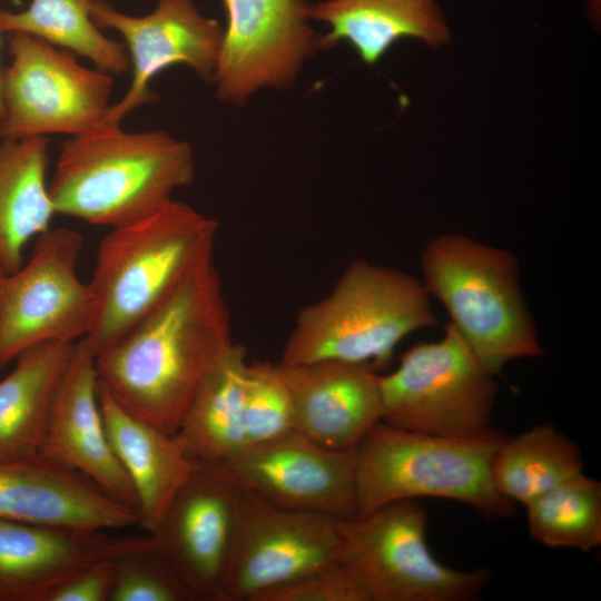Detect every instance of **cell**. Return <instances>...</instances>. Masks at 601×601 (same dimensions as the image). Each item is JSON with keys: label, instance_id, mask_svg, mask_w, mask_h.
<instances>
[{"label": "cell", "instance_id": "32", "mask_svg": "<svg viewBox=\"0 0 601 601\" xmlns=\"http://www.w3.org/2000/svg\"><path fill=\"white\" fill-rule=\"evenodd\" d=\"M1 75H2V70H1V66H0V117H1V112H2V104H1Z\"/></svg>", "mask_w": 601, "mask_h": 601}, {"label": "cell", "instance_id": "5", "mask_svg": "<svg viewBox=\"0 0 601 601\" xmlns=\"http://www.w3.org/2000/svg\"><path fill=\"white\" fill-rule=\"evenodd\" d=\"M503 437L493 427L441 436L378 421L354 449L355 515L396 501L436 497L465 503L486 516H512L515 505L496 491L491 474Z\"/></svg>", "mask_w": 601, "mask_h": 601}, {"label": "cell", "instance_id": "15", "mask_svg": "<svg viewBox=\"0 0 601 601\" xmlns=\"http://www.w3.org/2000/svg\"><path fill=\"white\" fill-rule=\"evenodd\" d=\"M337 521L275 506L243 487L223 601H253L268 589L335 562Z\"/></svg>", "mask_w": 601, "mask_h": 601}, {"label": "cell", "instance_id": "28", "mask_svg": "<svg viewBox=\"0 0 601 601\" xmlns=\"http://www.w3.org/2000/svg\"><path fill=\"white\" fill-rule=\"evenodd\" d=\"M112 561L115 583L110 601H198L149 533L126 538Z\"/></svg>", "mask_w": 601, "mask_h": 601}, {"label": "cell", "instance_id": "31", "mask_svg": "<svg viewBox=\"0 0 601 601\" xmlns=\"http://www.w3.org/2000/svg\"><path fill=\"white\" fill-rule=\"evenodd\" d=\"M115 583L112 556L92 561L55 584L42 601H110Z\"/></svg>", "mask_w": 601, "mask_h": 601}, {"label": "cell", "instance_id": "33", "mask_svg": "<svg viewBox=\"0 0 601 601\" xmlns=\"http://www.w3.org/2000/svg\"><path fill=\"white\" fill-rule=\"evenodd\" d=\"M0 270H3L2 267H1V265H0Z\"/></svg>", "mask_w": 601, "mask_h": 601}, {"label": "cell", "instance_id": "22", "mask_svg": "<svg viewBox=\"0 0 601 601\" xmlns=\"http://www.w3.org/2000/svg\"><path fill=\"white\" fill-rule=\"evenodd\" d=\"M246 348L233 343L194 393L174 434L194 462L224 463L246 446Z\"/></svg>", "mask_w": 601, "mask_h": 601}, {"label": "cell", "instance_id": "17", "mask_svg": "<svg viewBox=\"0 0 601 601\" xmlns=\"http://www.w3.org/2000/svg\"><path fill=\"white\" fill-rule=\"evenodd\" d=\"M0 518L99 531L138 525L134 508L40 453L0 460Z\"/></svg>", "mask_w": 601, "mask_h": 601}, {"label": "cell", "instance_id": "18", "mask_svg": "<svg viewBox=\"0 0 601 601\" xmlns=\"http://www.w3.org/2000/svg\"><path fill=\"white\" fill-rule=\"evenodd\" d=\"M289 392L295 431L333 450H353L381 421L380 374L371 364L276 363Z\"/></svg>", "mask_w": 601, "mask_h": 601}, {"label": "cell", "instance_id": "34", "mask_svg": "<svg viewBox=\"0 0 601 601\" xmlns=\"http://www.w3.org/2000/svg\"><path fill=\"white\" fill-rule=\"evenodd\" d=\"M1 138V137H0Z\"/></svg>", "mask_w": 601, "mask_h": 601}, {"label": "cell", "instance_id": "29", "mask_svg": "<svg viewBox=\"0 0 601 601\" xmlns=\"http://www.w3.org/2000/svg\"><path fill=\"white\" fill-rule=\"evenodd\" d=\"M244 426L246 446L295 431L292 398L276 364L248 363L245 377Z\"/></svg>", "mask_w": 601, "mask_h": 601}, {"label": "cell", "instance_id": "26", "mask_svg": "<svg viewBox=\"0 0 601 601\" xmlns=\"http://www.w3.org/2000/svg\"><path fill=\"white\" fill-rule=\"evenodd\" d=\"M91 0H31L23 11H0V32L26 33L90 60L99 70L122 73L130 67L122 41L107 37L93 21Z\"/></svg>", "mask_w": 601, "mask_h": 601}, {"label": "cell", "instance_id": "30", "mask_svg": "<svg viewBox=\"0 0 601 601\" xmlns=\"http://www.w3.org/2000/svg\"><path fill=\"white\" fill-rule=\"evenodd\" d=\"M253 601H368V598L345 568L331 562L268 589Z\"/></svg>", "mask_w": 601, "mask_h": 601}, {"label": "cell", "instance_id": "2", "mask_svg": "<svg viewBox=\"0 0 601 601\" xmlns=\"http://www.w3.org/2000/svg\"><path fill=\"white\" fill-rule=\"evenodd\" d=\"M195 171L193 147L167 131L107 126L62 144L48 187L56 214L112 228L164 207Z\"/></svg>", "mask_w": 601, "mask_h": 601}, {"label": "cell", "instance_id": "14", "mask_svg": "<svg viewBox=\"0 0 601 601\" xmlns=\"http://www.w3.org/2000/svg\"><path fill=\"white\" fill-rule=\"evenodd\" d=\"M242 487L268 503L336 520L356 514L355 454L292 431L245 446L220 463Z\"/></svg>", "mask_w": 601, "mask_h": 601}, {"label": "cell", "instance_id": "24", "mask_svg": "<svg viewBox=\"0 0 601 601\" xmlns=\"http://www.w3.org/2000/svg\"><path fill=\"white\" fill-rule=\"evenodd\" d=\"M75 343L49 342L27 348L0 381V460L39 453Z\"/></svg>", "mask_w": 601, "mask_h": 601}, {"label": "cell", "instance_id": "10", "mask_svg": "<svg viewBox=\"0 0 601 601\" xmlns=\"http://www.w3.org/2000/svg\"><path fill=\"white\" fill-rule=\"evenodd\" d=\"M82 247L79 231L50 228L36 238L27 264L0 270V368L35 345L88 335L93 298L77 273Z\"/></svg>", "mask_w": 601, "mask_h": 601}, {"label": "cell", "instance_id": "19", "mask_svg": "<svg viewBox=\"0 0 601 601\" xmlns=\"http://www.w3.org/2000/svg\"><path fill=\"white\" fill-rule=\"evenodd\" d=\"M126 538L0 518V601H42L72 571L114 556Z\"/></svg>", "mask_w": 601, "mask_h": 601}, {"label": "cell", "instance_id": "3", "mask_svg": "<svg viewBox=\"0 0 601 601\" xmlns=\"http://www.w3.org/2000/svg\"><path fill=\"white\" fill-rule=\"evenodd\" d=\"M218 221L170 200L101 239L88 282L93 318L86 339L97 355L158 306L184 279L213 260Z\"/></svg>", "mask_w": 601, "mask_h": 601}, {"label": "cell", "instance_id": "25", "mask_svg": "<svg viewBox=\"0 0 601 601\" xmlns=\"http://www.w3.org/2000/svg\"><path fill=\"white\" fill-rule=\"evenodd\" d=\"M581 472L579 445L548 423L504 435L491 462L496 491L522 505Z\"/></svg>", "mask_w": 601, "mask_h": 601}, {"label": "cell", "instance_id": "23", "mask_svg": "<svg viewBox=\"0 0 601 601\" xmlns=\"http://www.w3.org/2000/svg\"><path fill=\"white\" fill-rule=\"evenodd\" d=\"M47 137L0 142V265L13 273L30 239L50 229L56 210L47 181Z\"/></svg>", "mask_w": 601, "mask_h": 601}, {"label": "cell", "instance_id": "7", "mask_svg": "<svg viewBox=\"0 0 601 601\" xmlns=\"http://www.w3.org/2000/svg\"><path fill=\"white\" fill-rule=\"evenodd\" d=\"M427 513L418 500H402L337 521L335 562L368 601H471L490 581L485 569L462 571L428 549Z\"/></svg>", "mask_w": 601, "mask_h": 601}, {"label": "cell", "instance_id": "20", "mask_svg": "<svg viewBox=\"0 0 601 601\" xmlns=\"http://www.w3.org/2000/svg\"><path fill=\"white\" fill-rule=\"evenodd\" d=\"M98 398L109 442L135 491L138 525L150 533L196 462L175 435L125 410L100 382Z\"/></svg>", "mask_w": 601, "mask_h": 601}, {"label": "cell", "instance_id": "9", "mask_svg": "<svg viewBox=\"0 0 601 601\" xmlns=\"http://www.w3.org/2000/svg\"><path fill=\"white\" fill-rule=\"evenodd\" d=\"M1 75V139L80 136L102 128L112 75L81 65L72 52L26 33L8 38Z\"/></svg>", "mask_w": 601, "mask_h": 601}, {"label": "cell", "instance_id": "1", "mask_svg": "<svg viewBox=\"0 0 601 601\" xmlns=\"http://www.w3.org/2000/svg\"><path fill=\"white\" fill-rule=\"evenodd\" d=\"M233 343L210 260L96 355L99 382L125 410L174 435L200 382Z\"/></svg>", "mask_w": 601, "mask_h": 601}, {"label": "cell", "instance_id": "4", "mask_svg": "<svg viewBox=\"0 0 601 601\" xmlns=\"http://www.w3.org/2000/svg\"><path fill=\"white\" fill-rule=\"evenodd\" d=\"M428 296L415 277L357 259L328 295L298 312L279 363L333 359L381 371L404 337L435 324Z\"/></svg>", "mask_w": 601, "mask_h": 601}, {"label": "cell", "instance_id": "21", "mask_svg": "<svg viewBox=\"0 0 601 601\" xmlns=\"http://www.w3.org/2000/svg\"><path fill=\"white\" fill-rule=\"evenodd\" d=\"M311 18L325 23L319 49L349 43L367 65H375L403 38L437 48L450 31L435 0H324L311 4Z\"/></svg>", "mask_w": 601, "mask_h": 601}, {"label": "cell", "instance_id": "16", "mask_svg": "<svg viewBox=\"0 0 601 601\" xmlns=\"http://www.w3.org/2000/svg\"><path fill=\"white\" fill-rule=\"evenodd\" d=\"M98 383L96 355L83 337L75 343L56 390L39 453L136 509L134 487L108 439Z\"/></svg>", "mask_w": 601, "mask_h": 601}, {"label": "cell", "instance_id": "8", "mask_svg": "<svg viewBox=\"0 0 601 601\" xmlns=\"http://www.w3.org/2000/svg\"><path fill=\"white\" fill-rule=\"evenodd\" d=\"M381 421L406 431L467 436L490 428L497 385L453 324L433 343L406 349L380 374Z\"/></svg>", "mask_w": 601, "mask_h": 601}, {"label": "cell", "instance_id": "13", "mask_svg": "<svg viewBox=\"0 0 601 601\" xmlns=\"http://www.w3.org/2000/svg\"><path fill=\"white\" fill-rule=\"evenodd\" d=\"M90 10L100 29L122 37L132 70L130 87L111 105L102 127L120 126L130 112L155 101L150 82L168 67L185 65L211 83L224 28L193 0H157L155 9L140 17L126 14L106 0H91Z\"/></svg>", "mask_w": 601, "mask_h": 601}, {"label": "cell", "instance_id": "6", "mask_svg": "<svg viewBox=\"0 0 601 601\" xmlns=\"http://www.w3.org/2000/svg\"><path fill=\"white\" fill-rule=\"evenodd\" d=\"M423 285L480 363L499 375L516 358L544 355L520 286L516 257L470 237L443 235L422 254Z\"/></svg>", "mask_w": 601, "mask_h": 601}, {"label": "cell", "instance_id": "12", "mask_svg": "<svg viewBox=\"0 0 601 601\" xmlns=\"http://www.w3.org/2000/svg\"><path fill=\"white\" fill-rule=\"evenodd\" d=\"M242 493L243 487L223 464L196 462L149 533L198 601H223Z\"/></svg>", "mask_w": 601, "mask_h": 601}, {"label": "cell", "instance_id": "11", "mask_svg": "<svg viewBox=\"0 0 601 601\" xmlns=\"http://www.w3.org/2000/svg\"><path fill=\"white\" fill-rule=\"evenodd\" d=\"M226 27L214 72L217 97L242 106L265 88L290 86L319 49L306 0H223Z\"/></svg>", "mask_w": 601, "mask_h": 601}, {"label": "cell", "instance_id": "27", "mask_svg": "<svg viewBox=\"0 0 601 601\" xmlns=\"http://www.w3.org/2000/svg\"><path fill=\"white\" fill-rule=\"evenodd\" d=\"M530 536L548 548L601 545V483L583 472L524 505Z\"/></svg>", "mask_w": 601, "mask_h": 601}]
</instances>
